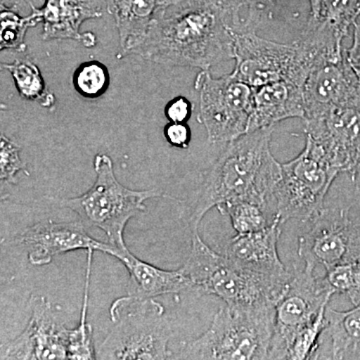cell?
<instances>
[{"label": "cell", "mask_w": 360, "mask_h": 360, "mask_svg": "<svg viewBox=\"0 0 360 360\" xmlns=\"http://www.w3.org/2000/svg\"><path fill=\"white\" fill-rule=\"evenodd\" d=\"M304 118L312 120L341 106L360 105V82L347 52L319 61L303 86Z\"/></svg>", "instance_id": "obj_13"}, {"label": "cell", "mask_w": 360, "mask_h": 360, "mask_svg": "<svg viewBox=\"0 0 360 360\" xmlns=\"http://www.w3.org/2000/svg\"><path fill=\"white\" fill-rule=\"evenodd\" d=\"M328 331L335 359H348L360 345V304L347 311L326 309Z\"/></svg>", "instance_id": "obj_23"}, {"label": "cell", "mask_w": 360, "mask_h": 360, "mask_svg": "<svg viewBox=\"0 0 360 360\" xmlns=\"http://www.w3.org/2000/svg\"><path fill=\"white\" fill-rule=\"evenodd\" d=\"M303 86L290 79L255 89L248 134L288 118H304Z\"/></svg>", "instance_id": "obj_18"}, {"label": "cell", "mask_w": 360, "mask_h": 360, "mask_svg": "<svg viewBox=\"0 0 360 360\" xmlns=\"http://www.w3.org/2000/svg\"><path fill=\"white\" fill-rule=\"evenodd\" d=\"M340 172L328 160L321 146L307 136L302 153L281 165L276 188V215L288 220L310 222L326 208V198Z\"/></svg>", "instance_id": "obj_7"}, {"label": "cell", "mask_w": 360, "mask_h": 360, "mask_svg": "<svg viewBox=\"0 0 360 360\" xmlns=\"http://www.w3.org/2000/svg\"><path fill=\"white\" fill-rule=\"evenodd\" d=\"M324 277L333 295L347 296L352 304H360V255L326 269Z\"/></svg>", "instance_id": "obj_28"}, {"label": "cell", "mask_w": 360, "mask_h": 360, "mask_svg": "<svg viewBox=\"0 0 360 360\" xmlns=\"http://www.w3.org/2000/svg\"><path fill=\"white\" fill-rule=\"evenodd\" d=\"M94 250H86V271L82 314L77 328L70 329L68 338V359L94 360L97 359L96 349L94 345L91 326L87 321L89 312L90 278H91L92 259Z\"/></svg>", "instance_id": "obj_24"}, {"label": "cell", "mask_w": 360, "mask_h": 360, "mask_svg": "<svg viewBox=\"0 0 360 360\" xmlns=\"http://www.w3.org/2000/svg\"><path fill=\"white\" fill-rule=\"evenodd\" d=\"M322 0H309L310 15L309 20H317L321 13Z\"/></svg>", "instance_id": "obj_37"}, {"label": "cell", "mask_w": 360, "mask_h": 360, "mask_svg": "<svg viewBox=\"0 0 360 360\" xmlns=\"http://www.w3.org/2000/svg\"><path fill=\"white\" fill-rule=\"evenodd\" d=\"M288 0H232L241 21L240 32H255L279 13Z\"/></svg>", "instance_id": "obj_30"}, {"label": "cell", "mask_w": 360, "mask_h": 360, "mask_svg": "<svg viewBox=\"0 0 360 360\" xmlns=\"http://www.w3.org/2000/svg\"><path fill=\"white\" fill-rule=\"evenodd\" d=\"M193 103L184 96L172 98L165 105V115L169 122L186 123L193 115Z\"/></svg>", "instance_id": "obj_33"}, {"label": "cell", "mask_w": 360, "mask_h": 360, "mask_svg": "<svg viewBox=\"0 0 360 360\" xmlns=\"http://www.w3.org/2000/svg\"><path fill=\"white\" fill-rule=\"evenodd\" d=\"M113 328L96 348L97 359H169L174 335L165 309L155 298H116L110 309Z\"/></svg>", "instance_id": "obj_5"}, {"label": "cell", "mask_w": 360, "mask_h": 360, "mask_svg": "<svg viewBox=\"0 0 360 360\" xmlns=\"http://www.w3.org/2000/svg\"><path fill=\"white\" fill-rule=\"evenodd\" d=\"M44 0H1V4L20 11V8H30L42 6Z\"/></svg>", "instance_id": "obj_36"}, {"label": "cell", "mask_w": 360, "mask_h": 360, "mask_svg": "<svg viewBox=\"0 0 360 360\" xmlns=\"http://www.w3.org/2000/svg\"><path fill=\"white\" fill-rule=\"evenodd\" d=\"M217 208L222 215L229 217L236 234L262 231L276 219V205L257 198H240Z\"/></svg>", "instance_id": "obj_21"}, {"label": "cell", "mask_w": 360, "mask_h": 360, "mask_svg": "<svg viewBox=\"0 0 360 360\" xmlns=\"http://www.w3.org/2000/svg\"><path fill=\"white\" fill-rule=\"evenodd\" d=\"M322 307L319 314L309 323L300 328L291 340L286 360H307L314 359L319 348L321 335L328 328L326 309Z\"/></svg>", "instance_id": "obj_27"}, {"label": "cell", "mask_w": 360, "mask_h": 360, "mask_svg": "<svg viewBox=\"0 0 360 360\" xmlns=\"http://www.w3.org/2000/svg\"><path fill=\"white\" fill-rule=\"evenodd\" d=\"M72 82L78 94L86 99H97L110 87V72L103 63L96 60L87 61L75 70Z\"/></svg>", "instance_id": "obj_29"}, {"label": "cell", "mask_w": 360, "mask_h": 360, "mask_svg": "<svg viewBox=\"0 0 360 360\" xmlns=\"http://www.w3.org/2000/svg\"><path fill=\"white\" fill-rule=\"evenodd\" d=\"M281 226L283 222L276 215V220L262 231L236 234L225 248V257L238 266L257 274L279 277L290 276L277 250Z\"/></svg>", "instance_id": "obj_17"}, {"label": "cell", "mask_w": 360, "mask_h": 360, "mask_svg": "<svg viewBox=\"0 0 360 360\" xmlns=\"http://www.w3.org/2000/svg\"><path fill=\"white\" fill-rule=\"evenodd\" d=\"M348 359H360V345L355 348L354 352L350 354L349 357H348Z\"/></svg>", "instance_id": "obj_38"}, {"label": "cell", "mask_w": 360, "mask_h": 360, "mask_svg": "<svg viewBox=\"0 0 360 360\" xmlns=\"http://www.w3.org/2000/svg\"><path fill=\"white\" fill-rule=\"evenodd\" d=\"M115 258L122 262L129 271L127 295L155 298L193 288L191 279L181 267L177 270L161 269L139 259L127 248H120Z\"/></svg>", "instance_id": "obj_19"}, {"label": "cell", "mask_w": 360, "mask_h": 360, "mask_svg": "<svg viewBox=\"0 0 360 360\" xmlns=\"http://www.w3.org/2000/svg\"><path fill=\"white\" fill-rule=\"evenodd\" d=\"M181 269L193 288L217 296L231 307L276 305L292 276H265L243 269L212 250L198 231L191 236V253Z\"/></svg>", "instance_id": "obj_3"}, {"label": "cell", "mask_w": 360, "mask_h": 360, "mask_svg": "<svg viewBox=\"0 0 360 360\" xmlns=\"http://www.w3.org/2000/svg\"><path fill=\"white\" fill-rule=\"evenodd\" d=\"M27 326L2 347L1 359H68L70 330L60 323L46 297L30 295Z\"/></svg>", "instance_id": "obj_12"}, {"label": "cell", "mask_w": 360, "mask_h": 360, "mask_svg": "<svg viewBox=\"0 0 360 360\" xmlns=\"http://www.w3.org/2000/svg\"><path fill=\"white\" fill-rule=\"evenodd\" d=\"M106 13L115 20L122 56L129 52L146 37L162 0H101Z\"/></svg>", "instance_id": "obj_20"}, {"label": "cell", "mask_w": 360, "mask_h": 360, "mask_svg": "<svg viewBox=\"0 0 360 360\" xmlns=\"http://www.w3.org/2000/svg\"><path fill=\"white\" fill-rule=\"evenodd\" d=\"M359 15L360 0H322L319 18L314 20L321 21L343 41Z\"/></svg>", "instance_id": "obj_26"}, {"label": "cell", "mask_w": 360, "mask_h": 360, "mask_svg": "<svg viewBox=\"0 0 360 360\" xmlns=\"http://www.w3.org/2000/svg\"><path fill=\"white\" fill-rule=\"evenodd\" d=\"M236 16L225 0H187L161 7L129 52L158 65L210 70L234 59Z\"/></svg>", "instance_id": "obj_1"}, {"label": "cell", "mask_w": 360, "mask_h": 360, "mask_svg": "<svg viewBox=\"0 0 360 360\" xmlns=\"http://www.w3.org/2000/svg\"><path fill=\"white\" fill-rule=\"evenodd\" d=\"M274 130V127H265L226 143L206 172L191 214L184 220L191 233L198 231L206 213L224 203L257 198L276 205L281 165L270 148Z\"/></svg>", "instance_id": "obj_2"}, {"label": "cell", "mask_w": 360, "mask_h": 360, "mask_svg": "<svg viewBox=\"0 0 360 360\" xmlns=\"http://www.w3.org/2000/svg\"><path fill=\"white\" fill-rule=\"evenodd\" d=\"M39 23L32 13L20 16L15 9L0 4V51H25L26 32Z\"/></svg>", "instance_id": "obj_25"}, {"label": "cell", "mask_w": 360, "mask_h": 360, "mask_svg": "<svg viewBox=\"0 0 360 360\" xmlns=\"http://www.w3.org/2000/svg\"><path fill=\"white\" fill-rule=\"evenodd\" d=\"M347 58L360 82V25L355 22L354 25V42L352 47L347 49Z\"/></svg>", "instance_id": "obj_34"}, {"label": "cell", "mask_w": 360, "mask_h": 360, "mask_svg": "<svg viewBox=\"0 0 360 360\" xmlns=\"http://www.w3.org/2000/svg\"><path fill=\"white\" fill-rule=\"evenodd\" d=\"M234 60L232 75L258 89L283 79L304 86L317 59L300 39L291 44H278L258 37L255 32H236Z\"/></svg>", "instance_id": "obj_8"}, {"label": "cell", "mask_w": 360, "mask_h": 360, "mask_svg": "<svg viewBox=\"0 0 360 360\" xmlns=\"http://www.w3.org/2000/svg\"><path fill=\"white\" fill-rule=\"evenodd\" d=\"M33 16L44 25L42 39H70L85 47H94L96 37L91 32H80L85 21L103 18L106 13L101 0H44L39 7H33Z\"/></svg>", "instance_id": "obj_16"}, {"label": "cell", "mask_w": 360, "mask_h": 360, "mask_svg": "<svg viewBox=\"0 0 360 360\" xmlns=\"http://www.w3.org/2000/svg\"><path fill=\"white\" fill-rule=\"evenodd\" d=\"M1 68L11 73L21 98L37 101L45 108H52L56 96L47 89L39 66L30 58H18L11 63H1Z\"/></svg>", "instance_id": "obj_22"}, {"label": "cell", "mask_w": 360, "mask_h": 360, "mask_svg": "<svg viewBox=\"0 0 360 360\" xmlns=\"http://www.w3.org/2000/svg\"><path fill=\"white\" fill-rule=\"evenodd\" d=\"M347 174H349L350 179H352V184H354V202H352V205L359 210L360 217V150L356 160H355L354 167Z\"/></svg>", "instance_id": "obj_35"}, {"label": "cell", "mask_w": 360, "mask_h": 360, "mask_svg": "<svg viewBox=\"0 0 360 360\" xmlns=\"http://www.w3.org/2000/svg\"><path fill=\"white\" fill-rule=\"evenodd\" d=\"M335 295L324 277L303 269L291 276L285 291L276 307L274 333L269 359H286L288 347L295 333L328 305Z\"/></svg>", "instance_id": "obj_11"}, {"label": "cell", "mask_w": 360, "mask_h": 360, "mask_svg": "<svg viewBox=\"0 0 360 360\" xmlns=\"http://www.w3.org/2000/svg\"><path fill=\"white\" fill-rule=\"evenodd\" d=\"M187 1V0H162V7L172 6V4H180V2Z\"/></svg>", "instance_id": "obj_39"}, {"label": "cell", "mask_w": 360, "mask_h": 360, "mask_svg": "<svg viewBox=\"0 0 360 360\" xmlns=\"http://www.w3.org/2000/svg\"><path fill=\"white\" fill-rule=\"evenodd\" d=\"M304 132L340 174L348 172L360 150V105L341 106L304 120Z\"/></svg>", "instance_id": "obj_15"}, {"label": "cell", "mask_w": 360, "mask_h": 360, "mask_svg": "<svg viewBox=\"0 0 360 360\" xmlns=\"http://www.w3.org/2000/svg\"><path fill=\"white\" fill-rule=\"evenodd\" d=\"M163 134L172 148L187 149L191 146V130L187 123L168 122Z\"/></svg>", "instance_id": "obj_32"}, {"label": "cell", "mask_w": 360, "mask_h": 360, "mask_svg": "<svg viewBox=\"0 0 360 360\" xmlns=\"http://www.w3.org/2000/svg\"><path fill=\"white\" fill-rule=\"evenodd\" d=\"M298 257L304 270H326L360 255V219L350 215V207H326L310 221V229L298 239Z\"/></svg>", "instance_id": "obj_10"}, {"label": "cell", "mask_w": 360, "mask_h": 360, "mask_svg": "<svg viewBox=\"0 0 360 360\" xmlns=\"http://www.w3.org/2000/svg\"><path fill=\"white\" fill-rule=\"evenodd\" d=\"M18 240L27 248L28 262L35 266L49 264L54 257L70 251L92 250L115 257L120 250L110 243L92 238L82 220L72 222L41 220L27 227Z\"/></svg>", "instance_id": "obj_14"}, {"label": "cell", "mask_w": 360, "mask_h": 360, "mask_svg": "<svg viewBox=\"0 0 360 360\" xmlns=\"http://www.w3.org/2000/svg\"><path fill=\"white\" fill-rule=\"evenodd\" d=\"M20 146L9 139L6 135H0V180L1 184H16V175L23 172L30 175V172L20 158Z\"/></svg>", "instance_id": "obj_31"}, {"label": "cell", "mask_w": 360, "mask_h": 360, "mask_svg": "<svg viewBox=\"0 0 360 360\" xmlns=\"http://www.w3.org/2000/svg\"><path fill=\"white\" fill-rule=\"evenodd\" d=\"M200 94L198 120L210 143H229L248 134L255 89L231 75L215 78L201 70L194 82Z\"/></svg>", "instance_id": "obj_9"}, {"label": "cell", "mask_w": 360, "mask_h": 360, "mask_svg": "<svg viewBox=\"0 0 360 360\" xmlns=\"http://www.w3.org/2000/svg\"><path fill=\"white\" fill-rule=\"evenodd\" d=\"M276 304L220 309L210 328L187 343L180 359H269Z\"/></svg>", "instance_id": "obj_4"}, {"label": "cell", "mask_w": 360, "mask_h": 360, "mask_svg": "<svg viewBox=\"0 0 360 360\" xmlns=\"http://www.w3.org/2000/svg\"><path fill=\"white\" fill-rule=\"evenodd\" d=\"M94 167L96 181L86 193L73 198H51V201L77 213L85 226L103 231L110 245L127 248L123 236L127 222L146 212V200L162 198L163 193L156 189L132 191L122 186L108 155H96Z\"/></svg>", "instance_id": "obj_6"}]
</instances>
